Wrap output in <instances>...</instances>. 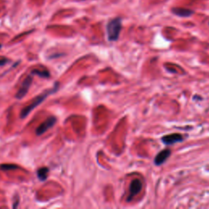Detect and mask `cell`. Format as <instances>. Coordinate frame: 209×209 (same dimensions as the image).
<instances>
[{"label":"cell","mask_w":209,"mask_h":209,"mask_svg":"<svg viewBox=\"0 0 209 209\" xmlns=\"http://www.w3.org/2000/svg\"><path fill=\"white\" fill-rule=\"evenodd\" d=\"M58 88H59V83H56L52 88L45 91L43 93H42V94H40V95L38 96L37 97H35V100H34V102H33L32 103L30 104V105H29L28 106L25 107L24 109L21 110V119L26 118V117L27 116V115H28V114H30L35 108H36L39 105H40V104H41L42 102L48 97V96H50L51 94H52V93H56V91H57V89H58Z\"/></svg>","instance_id":"6da1fadb"},{"label":"cell","mask_w":209,"mask_h":209,"mask_svg":"<svg viewBox=\"0 0 209 209\" xmlns=\"http://www.w3.org/2000/svg\"><path fill=\"white\" fill-rule=\"evenodd\" d=\"M107 37L110 41H116L119 39L122 29V21L120 18H114L107 24Z\"/></svg>","instance_id":"7a4b0ae2"},{"label":"cell","mask_w":209,"mask_h":209,"mask_svg":"<svg viewBox=\"0 0 209 209\" xmlns=\"http://www.w3.org/2000/svg\"><path fill=\"white\" fill-rule=\"evenodd\" d=\"M142 188V183L139 179H135L131 181V185L129 186V194L127 198V202H131L132 198L136 196V194H139Z\"/></svg>","instance_id":"3957f363"},{"label":"cell","mask_w":209,"mask_h":209,"mask_svg":"<svg viewBox=\"0 0 209 209\" xmlns=\"http://www.w3.org/2000/svg\"><path fill=\"white\" fill-rule=\"evenodd\" d=\"M56 119L55 117H49L48 119H46L43 123H42L39 127H37L36 129V134L38 136L43 135L44 132L48 131L49 128L53 127L54 124L56 123Z\"/></svg>","instance_id":"277c9868"},{"label":"cell","mask_w":209,"mask_h":209,"mask_svg":"<svg viewBox=\"0 0 209 209\" xmlns=\"http://www.w3.org/2000/svg\"><path fill=\"white\" fill-rule=\"evenodd\" d=\"M33 82V78L31 76H28L26 79L23 81V83H21V86L18 90L17 95H16V98L17 99H22L26 95V93H28L29 88H30V85Z\"/></svg>","instance_id":"5b68a950"},{"label":"cell","mask_w":209,"mask_h":209,"mask_svg":"<svg viewBox=\"0 0 209 209\" xmlns=\"http://www.w3.org/2000/svg\"><path fill=\"white\" fill-rule=\"evenodd\" d=\"M162 141L165 145H173L175 143L183 141L184 137L179 133H173L170 135H166L162 137Z\"/></svg>","instance_id":"8992f818"},{"label":"cell","mask_w":209,"mask_h":209,"mask_svg":"<svg viewBox=\"0 0 209 209\" xmlns=\"http://www.w3.org/2000/svg\"><path fill=\"white\" fill-rule=\"evenodd\" d=\"M171 155V150L168 149L164 150H162L161 152L158 154L157 155H156L155 159H154V164L157 165V166H159V165H162V164H164V162L166 161L167 159H168V157Z\"/></svg>","instance_id":"52a82bcc"},{"label":"cell","mask_w":209,"mask_h":209,"mask_svg":"<svg viewBox=\"0 0 209 209\" xmlns=\"http://www.w3.org/2000/svg\"><path fill=\"white\" fill-rule=\"evenodd\" d=\"M172 12L174 13L175 15L178 16V17H188L191 16L194 12L190 9H185L181 8V7H174L172 9Z\"/></svg>","instance_id":"ba28073f"},{"label":"cell","mask_w":209,"mask_h":209,"mask_svg":"<svg viewBox=\"0 0 209 209\" xmlns=\"http://www.w3.org/2000/svg\"><path fill=\"white\" fill-rule=\"evenodd\" d=\"M48 172H49V168H48L44 167V168H39V170L37 171V175H38L39 179L42 181H45L48 178Z\"/></svg>","instance_id":"9c48e42d"},{"label":"cell","mask_w":209,"mask_h":209,"mask_svg":"<svg viewBox=\"0 0 209 209\" xmlns=\"http://www.w3.org/2000/svg\"><path fill=\"white\" fill-rule=\"evenodd\" d=\"M31 74H36V75H39L42 78H49L50 77V74L48 70H44V71H41V70H38V69H35L31 72Z\"/></svg>","instance_id":"30bf717a"},{"label":"cell","mask_w":209,"mask_h":209,"mask_svg":"<svg viewBox=\"0 0 209 209\" xmlns=\"http://www.w3.org/2000/svg\"><path fill=\"white\" fill-rule=\"evenodd\" d=\"M0 168L2 170H12V169H16V168H19V167L17 165H13V164H2L0 166Z\"/></svg>","instance_id":"8fae6325"},{"label":"cell","mask_w":209,"mask_h":209,"mask_svg":"<svg viewBox=\"0 0 209 209\" xmlns=\"http://www.w3.org/2000/svg\"><path fill=\"white\" fill-rule=\"evenodd\" d=\"M7 61H8V60H7V59H2V60H0V66L4 65Z\"/></svg>","instance_id":"7c38bea8"},{"label":"cell","mask_w":209,"mask_h":209,"mask_svg":"<svg viewBox=\"0 0 209 209\" xmlns=\"http://www.w3.org/2000/svg\"><path fill=\"white\" fill-rule=\"evenodd\" d=\"M0 48H1V44H0Z\"/></svg>","instance_id":"4fadbf2b"}]
</instances>
